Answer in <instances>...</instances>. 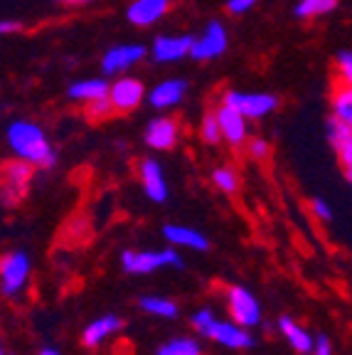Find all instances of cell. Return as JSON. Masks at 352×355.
I'll list each match as a JSON object with an SVG mask.
<instances>
[{"label":"cell","mask_w":352,"mask_h":355,"mask_svg":"<svg viewBox=\"0 0 352 355\" xmlns=\"http://www.w3.org/2000/svg\"><path fill=\"white\" fill-rule=\"evenodd\" d=\"M6 144L15 158L33 163L35 168L50 171L57 166V150L52 148L47 133L42 131L39 123L30 121V119H15L8 123Z\"/></svg>","instance_id":"6da1fadb"},{"label":"cell","mask_w":352,"mask_h":355,"mask_svg":"<svg viewBox=\"0 0 352 355\" xmlns=\"http://www.w3.org/2000/svg\"><path fill=\"white\" fill-rule=\"evenodd\" d=\"M222 104H229L249 121H259V119L271 116L279 109V96L269 92H242V89H227L222 94Z\"/></svg>","instance_id":"7a4b0ae2"},{"label":"cell","mask_w":352,"mask_h":355,"mask_svg":"<svg viewBox=\"0 0 352 355\" xmlns=\"http://www.w3.org/2000/svg\"><path fill=\"white\" fill-rule=\"evenodd\" d=\"M146 57H150V47L141 42H123L114 44L101 55V72L106 77H121L136 69L138 64H143Z\"/></svg>","instance_id":"3957f363"},{"label":"cell","mask_w":352,"mask_h":355,"mask_svg":"<svg viewBox=\"0 0 352 355\" xmlns=\"http://www.w3.org/2000/svg\"><path fill=\"white\" fill-rule=\"evenodd\" d=\"M229 47V33L222 25L220 20H212L204 25L202 33L195 37L193 42V52H190V60L195 62H215Z\"/></svg>","instance_id":"277c9868"},{"label":"cell","mask_w":352,"mask_h":355,"mask_svg":"<svg viewBox=\"0 0 352 355\" xmlns=\"http://www.w3.org/2000/svg\"><path fill=\"white\" fill-rule=\"evenodd\" d=\"M121 266L128 274H150L163 266H182V259L175 250H155V252H123Z\"/></svg>","instance_id":"5b68a950"},{"label":"cell","mask_w":352,"mask_h":355,"mask_svg":"<svg viewBox=\"0 0 352 355\" xmlns=\"http://www.w3.org/2000/svg\"><path fill=\"white\" fill-rule=\"evenodd\" d=\"M109 99L118 114H128V111H136L138 106L148 99V89L133 74H121V77H116L111 82Z\"/></svg>","instance_id":"8992f818"},{"label":"cell","mask_w":352,"mask_h":355,"mask_svg":"<svg viewBox=\"0 0 352 355\" xmlns=\"http://www.w3.org/2000/svg\"><path fill=\"white\" fill-rule=\"evenodd\" d=\"M193 35H158L150 44V60L155 64H177L193 52Z\"/></svg>","instance_id":"52a82bcc"},{"label":"cell","mask_w":352,"mask_h":355,"mask_svg":"<svg viewBox=\"0 0 352 355\" xmlns=\"http://www.w3.org/2000/svg\"><path fill=\"white\" fill-rule=\"evenodd\" d=\"M30 277V257L28 252L15 250L3 257L0 264V291L6 296H15Z\"/></svg>","instance_id":"ba28073f"},{"label":"cell","mask_w":352,"mask_h":355,"mask_svg":"<svg viewBox=\"0 0 352 355\" xmlns=\"http://www.w3.org/2000/svg\"><path fill=\"white\" fill-rule=\"evenodd\" d=\"M187 96V79L182 77H168L158 82L153 89H148V106L155 111H173L185 101Z\"/></svg>","instance_id":"9c48e42d"},{"label":"cell","mask_w":352,"mask_h":355,"mask_svg":"<svg viewBox=\"0 0 352 355\" xmlns=\"http://www.w3.org/2000/svg\"><path fill=\"white\" fill-rule=\"evenodd\" d=\"M217 119H220L222 136L231 148H242L249 144V119L239 114L237 109H231L229 104H220L215 109Z\"/></svg>","instance_id":"30bf717a"},{"label":"cell","mask_w":352,"mask_h":355,"mask_svg":"<svg viewBox=\"0 0 352 355\" xmlns=\"http://www.w3.org/2000/svg\"><path fill=\"white\" fill-rule=\"evenodd\" d=\"M227 299H229V313H231L234 321L242 323V326H247V328L259 326L261 323V306H259V301L249 294L247 288L231 286L229 291H227Z\"/></svg>","instance_id":"8fae6325"},{"label":"cell","mask_w":352,"mask_h":355,"mask_svg":"<svg viewBox=\"0 0 352 355\" xmlns=\"http://www.w3.org/2000/svg\"><path fill=\"white\" fill-rule=\"evenodd\" d=\"M146 146L153 150H170L175 148L177 139H180V123L173 116H155L153 121L146 126Z\"/></svg>","instance_id":"7c38bea8"},{"label":"cell","mask_w":352,"mask_h":355,"mask_svg":"<svg viewBox=\"0 0 352 355\" xmlns=\"http://www.w3.org/2000/svg\"><path fill=\"white\" fill-rule=\"evenodd\" d=\"M170 10V0H133L126 8V17L133 28H153Z\"/></svg>","instance_id":"4fadbf2b"},{"label":"cell","mask_w":352,"mask_h":355,"mask_svg":"<svg viewBox=\"0 0 352 355\" xmlns=\"http://www.w3.org/2000/svg\"><path fill=\"white\" fill-rule=\"evenodd\" d=\"M33 175H35V166L28 161H22V158H15L12 163L6 166V205H12L15 200H20L25 195V190L30 188L33 183Z\"/></svg>","instance_id":"5bb4252c"},{"label":"cell","mask_w":352,"mask_h":355,"mask_svg":"<svg viewBox=\"0 0 352 355\" xmlns=\"http://www.w3.org/2000/svg\"><path fill=\"white\" fill-rule=\"evenodd\" d=\"M138 175H141V183H143V190H146V195H148V200H153V202H166L170 190H168V180H166V173H163V166H160L155 158L141 161Z\"/></svg>","instance_id":"9a60e30c"},{"label":"cell","mask_w":352,"mask_h":355,"mask_svg":"<svg viewBox=\"0 0 352 355\" xmlns=\"http://www.w3.org/2000/svg\"><path fill=\"white\" fill-rule=\"evenodd\" d=\"M109 92H111L109 79L89 77V79H77V82L69 84V89H67V96H69L72 101H77V104L87 106V104H91V101L109 96Z\"/></svg>","instance_id":"2e32d148"},{"label":"cell","mask_w":352,"mask_h":355,"mask_svg":"<svg viewBox=\"0 0 352 355\" xmlns=\"http://www.w3.org/2000/svg\"><path fill=\"white\" fill-rule=\"evenodd\" d=\"M209 338L217 340V343H222V345H227V348H252L254 345L252 333L247 331V326H242V323H237V321L234 323L217 321Z\"/></svg>","instance_id":"e0dca14e"},{"label":"cell","mask_w":352,"mask_h":355,"mask_svg":"<svg viewBox=\"0 0 352 355\" xmlns=\"http://www.w3.org/2000/svg\"><path fill=\"white\" fill-rule=\"evenodd\" d=\"M163 237L168 242H173L175 247H187V250H197V252H204L209 250V242L202 232L193 227H182V225H166L163 227Z\"/></svg>","instance_id":"ac0fdd59"},{"label":"cell","mask_w":352,"mask_h":355,"mask_svg":"<svg viewBox=\"0 0 352 355\" xmlns=\"http://www.w3.org/2000/svg\"><path fill=\"white\" fill-rule=\"evenodd\" d=\"M279 331L283 333V338L291 343V348L296 350V353H313L315 348V340L310 338L308 331H303L301 326H298L293 318L288 316H281L279 318Z\"/></svg>","instance_id":"d6986e66"},{"label":"cell","mask_w":352,"mask_h":355,"mask_svg":"<svg viewBox=\"0 0 352 355\" xmlns=\"http://www.w3.org/2000/svg\"><path fill=\"white\" fill-rule=\"evenodd\" d=\"M121 326H123V321L118 316H101V318H96V321L89 323V326L84 328V336H82L84 345H87V348H94V345L104 343L111 333H116Z\"/></svg>","instance_id":"ffe728a7"},{"label":"cell","mask_w":352,"mask_h":355,"mask_svg":"<svg viewBox=\"0 0 352 355\" xmlns=\"http://www.w3.org/2000/svg\"><path fill=\"white\" fill-rule=\"evenodd\" d=\"M331 116L352 126V87L337 82L331 92Z\"/></svg>","instance_id":"44dd1931"},{"label":"cell","mask_w":352,"mask_h":355,"mask_svg":"<svg viewBox=\"0 0 352 355\" xmlns=\"http://www.w3.org/2000/svg\"><path fill=\"white\" fill-rule=\"evenodd\" d=\"M337 8V0H298L293 15L298 20H315V17L331 15Z\"/></svg>","instance_id":"7402d4cb"},{"label":"cell","mask_w":352,"mask_h":355,"mask_svg":"<svg viewBox=\"0 0 352 355\" xmlns=\"http://www.w3.org/2000/svg\"><path fill=\"white\" fill-rule=\"evenodd\" d=\"M138 306L150 313V316H160V318H175L177 316V306L175 301L163 299V296H143L138 301Z\"/></svg>","instance_id":"603a6c76"},{"label":"cell","mask_w":352,"mask_h":355,"mask_svg":"<svg viewBox=\"0 0 352 355\" xmlns=\"http://www.w3.org/2000/svg\"><path fill=\"white\" fill-rule=\"evenodd\" d=\"M212 183H215L217 190H222V193L231 195V193H237L239 188V175L234 168L229 166H220L212 171Z\"/></svg>","instance_id":"cb8c5ba5"},{"label":"cell","mask_w":352,"mask_h":355,"mask_svg":"<svg viewBox=\"0 0 352 355\" xmlns=\"http://www.w3.org/2000/svg\"><path fill=\"white\" fill-rule=\"evenodd\" d=\"M200 136H202V141L207 146H217L225 141V136H222V126H220V119H217L215 111H207L202 119V123H200Z\"/></svg>","instance_id":"d4e9b609"},{"label":"cell","mask_w":352,"mask_h":355,"mask_svg":"<svg viewBox=\"0 0 352 355\" xmlns=\"http://www.w3.org/2000/svg\"><path fill=\"white\" fill-rule=\"evenodd\" d=\"M155 355H202V348L193 338H175L163 345V348H158Z\"/></svg>","instance_id":"484cf974"},{"label":"cell","mask_w":352,"mask_h":355,"mask_svg":"<svg viewBox=\"0 0 352 355\" xmlns=\"http://www.w3.org/2000/svg\"><path fill=\"white\" fill-rule=\"evenodd\" d=\"M328 141H331L333 148L340 150L347 141H352V126L342 123L340 119L331 116V119H328Z\"/></svg>","instance_id":"4316f807"},{"label":"cell","mask_w":352,"mask_h":355,"mask_svg":"<svg viewBox=\"0 0 352 355\" xmlns=\"http://www.w3.org/2000/svg\"><path fill=\"white\" fill-rule=\"evenodd\" d=\"M335 74L337 82L352 87V50H340L335 55Z\"/></svg>","instance_id":"83f0119b"},{"label":"cell","mask_w":352,"mask_h":355,"mask_svg":"<svg viewBox=\"0 0 352 355\" xmlns=\"http://www.w3.org/2000/svg\"><path fill=\"white\" fill-rule=\"evenodd\" d=\"M114 104H111L109 96H104V99H96L91 101V104H87V116L94 119V121H104V119H109L111 114H114Z\"/></svg>","instance_id":"f1b7e54d"},{"label":"cell","mask_w":352,"mask_h":355,"mask_svg":"<svg viewBox=\"0 0 352 355\" xmlns=\"http://www.w3.org/2000/svg\"><path fill=\"white\" fill-rule=\"evenodd\" d=\"M215 323H217V318L209 309H200L197 313L193 316V326L197 328V333H200V336H204V338H209V336H212V328H215Z\"/></svg>","instance_id":"f546056e"},{"label":"cell","mask_w":352,"mask_h":355,"mask_svg":"<svg viewBox=\"0 0 352 355\" xmlns=\"http://www.w3.org/2000/svg\"><path fill=\"white\" fill-rule=\"evenodd\" d=\"M247 153L252 155L254 161H266L271 155V144L266 139H249Z\"/></svg>","instance_id":"4dcf8cb0"},{"label":"cell","mask_w":352,"mask_h":355,"mask_svg":"<svg viewBox=\"0 0 352 355\" xmlns=\"http://www.w3.org/2000/svg\"><path fill=\"white\" fill-rule=\"evenodd\" d=\"M256 3L259 0H227L225 8L229 15H247V12H252L256 8Z\"/></svg>","instance_id":"1f68e13d"},{"label":"cell","mask_w":352,"mask_h":355,"mask_svg":"<svg viewBox=\"0 0 352 355\" xmlns=\"http://www.w3.org/2000/svg\"><path fill=\"white\" fill-rule=\"evenodd\" d=\"M310 207H313V215L318 217L320 222H331V220H333L331 205H328V202H325L323 198H315L313 202H310Z\"/></svg>","instance_id":"d6a6232c"},{"label":"cell","mask_w":352,"mask_h":355,"mask_svg":"<svg viewBox=\"0 0 352 355\" xmlns=\"http://www.w3.org/2000/svg\"><path fill=\"white\" fill-rule=\"evenodd\" d=\"M313 355H333V345H331V338H328V336H318V338H315Z\"/></svg>","instance_id":"836d02e7"},{"label":"cell","mask_w":352,"mask_h":355,"mask_svg":"<svg viewBox=\"0 0 352 355\" xmlns=\"http://www.w3.org/2000/svg\"><path fill=\"white\" fill-rule=\"evenodd\" d=\"M337 155H340L342 168H345V171H352V141H347V144L337 150Z\"/></svg>","instance_id":"e575fe53"},{"label":"cell","mask_w":352,"mask_h":355,"mask_svg":"<svg viewBox=\"0 0 352 355\" xmlns=\"http://www.w3.org/2000/svg\"><path fill=\"white\" fill-rule=\"evenodd\" d=\"M20 30V22H15V20H3L0 22V33L3 35H12V33H17Z\"/></svg>","instance_id":"d590c367"},{"label":"cell","mask_w":352,"mask_h":355,"mask_svg":"<svg viewBox=\"0 0 352 355\" xmlns=\"http://www.w3.org/2000/svg\"><path fill=\"white\" fill-rule=\"evenodd\" d=\"M60 3H64V6H87L89 0H60Z\"/></svg>","instance_id":"8d00e7d4"},{"label":"cell","mask_w":352,"mask_h":355,"mask_svg":"<svg viewBox=\"0 0 352 355\" xmlns=\"http://www.w3.org/2000/svg\"><path fill=\"white\" fill-rule=\"evenodd\" d=\"M39 355H60V350H55V348H42V350H39Z\"/></svg>","instance_id":"74e56055"},{"label":"cell","mask_w":352,"mask_h":355,"mask_svg":"<svg viewBox=\"0 0 352 355\" xmlns=\"http://www.w3.org/2000/svg\"><path fill=\"white\" fill-rule=\"evenodd\" d=\"M345 173H347V180L352 183V171H345Z\"/></svg>","instance_id":"f35d334b"}]
</instances>
